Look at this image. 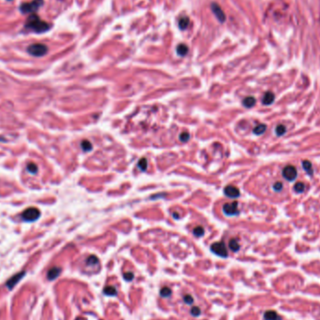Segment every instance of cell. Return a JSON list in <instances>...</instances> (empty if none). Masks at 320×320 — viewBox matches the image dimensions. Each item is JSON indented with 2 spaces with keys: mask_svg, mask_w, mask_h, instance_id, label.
Segmentation results:
<instances>
[{
  "mask_svg": "<svg viewBox=\"0 0 320 320\" xmlns=\"http://www.w3.org/2000/svg\"><path fill=\"white\" fill-rule=\"evenodd\" d=\"M26 27L37 33H43L48 31L51 28V26L48 23L42 21L37 14L32 13L26 20Z\"/></svg>",
  "mask_w": 320,
  "mask_h": 320,
  "instance_id": "6da1fadb",
  "label": "cell"
},
{
  "mask_svg": "<svg viewBox=\"0 0 320 320\" xmlns=\"http://www.w3.org/2000/svg\"><path fill=\"white\" fill-rule=\"evenodd\" d=\"M43 5V0H33L28 3H23L20 6V11L24 14H32Z\"/></svg>",
  "mask_w": 320,
  "mask_h": 320,
  "instance_id": "7a4b0ae2",
  "label": "cell"
},
{
  "mask_svg": "<svg viewBox=\"0 0 320 320\" xmlns=\"http://www.w3.org/2000/svg\"><path fill=\"white\" fill-rule=\"evenodd\" d=\"M27 52L33 56L40 57V56H43L47 54L48 47L44 44H41V43H34L27 48Z\"/></svg>",
  "mask_w": 320,
  "mask_h": 320,
  "instance_id": "3957f363",
  "label": "cell"
},
{
  "mask_svg": "<svg viewBox=\"0 0 320 320\" xmlns=\"http://www.w3.org/2000/svg\"><path fill=\"white\" fill-rule=\"evenodd\" d=\"M40 216V210L37 208H34V207L26 209L22 214L23 219L25 221H28V222H33V221L37 220Z\"/></svg>",
  "mask_w": 320,
  "mask_h": 320,
  "instance_id": "277c9868",
  "label": "cell"
},
{
  "mask_svg": "<svg viewBox=\"0 0 320 320\" xmlns=\"http://www.w3.org/2000/svg\"><path fill=\"white\" fill-rule=\"evenodd\" d=\"M211 250L217 256L221 257L228 256V249L224 242H215L211 246Z\"/></svg>",
  "mask_w": 320,
  "mask_h": 320,
  "instance_id": "5b68a950",
  "label": "cell"
},
{
  "mask_svg": "<svg viewBox=\"0 0 320 320\" xmlns=\"http://www.w3.org/2000/svg\"><path fill=\"white\" fill-rule=\"evenodd\" d=\"M211 10H212V12H214V16L217 18V20H218L220 23H224V22L226 21V15H225L223 10L221 9V7H220L217 3L213 2V3L211 4Z\"/></svg>",
  "mask_w": 320,
  "mask_h": 320,
  "instance_id": "8992f818",
  "label": "cell"
},
{
  "mask_svg": "<svg viewBox=\"0 0 320 320\" xmlns=\"http://www.w3.org/2000/svg\"><path fill=\"white\" fill-rule=\"evenodd\" d=\"M283 176L287 181H294L297 178V170L293 166H286L283 170Z\"/></svg>",
  "mask_w": 320,
  "mask_h": 320,
  "instance_id": "52a82bcc",
  "label": "cell"
},
{
  "mask_svg": "<svg viewBox=\"0 0 320 320\" xmlns=\"http://www.w3.org/2000/svg\"><path fill=\"white\" fill-rule=\"evenodd\" d=\"M223 212L228 215V216H233L238 214V202L234 201L232 203H226L223 206Z\"/></svg>",
  "mask_w": 320,
  "mask_h": 320,
  "instance_id": "ba28073f",
  "label": "cell"
},
{
  "mask_svg": "<svg viewBox=\"0 0 320 320\" xmlns=\"http://www.w3.org/2000/svg\"><path fill=\"white\" fill-rule=\"evenodd\" d=\"M224 193L226 196H228L230 199H235L240 196V191L237 187L233 186H228L224 189Z\"/></svg>",
  "mask_w": 320,
  "mask_h": 320,
  "instance_id": "9c48e42d",
  "label": "cell"
},
{
  "mask_svg": "<svg viewBox=\"0 0 320 320\" xmlns=\"http://www.w3.org/2000/svg\"><path fill=\"white\" fill-rule=\"evenodd\" d=\"M24 274H25V271H23V272H19V273H17V274H15L14 276H12L8 282H7V285L9 286V288H12L20 280H21V278L24 276Z\"/></svg>",
  "mask_w": 320,
  "mask_h": 320,
  "instance_id": "30bf717a",
  "label": "cell"
},
{
  "mask_svg": "<svg viewBox=\"0 0 320 320\" xmlns=\"http://www.w3.org/2000/svg\"><path fill=\"white\" fill-rule=\"evenodd\" d=\"M265 320H282V317L275 311H267L264 313Z\"/></svg>",
  "mask_w": 320,
  "mask_h": 320,
  "instance_id": "8fae6325",
  "label": "cell"
},
{
  "mask_svg": "<svg viewBox=\"0 0 320 320\" xmlns=\"http://www.w3.org/2000/svg\"><path fill=\"white\" fill-rule=\"evenodd\" d=\"M274 98H275V96L271 92H266L263 98H262V103L264 105H271L273 103Z\"/></svg>",
  "mask_w": 320,
  "mask_h": 320,
  "instance_id": "7c38bea8",
  "label": "cell"
},
{
  "mask_svg": "<svg viewBox=\"0 0 320 320\" xmlns=\"http://www.w3.org/2000/svg\"><path fill=\"white\" fill-rule=\"evenodd\" d=\"M61 272V269L60 268H57V267H54L52 268L49 271H48V279L49 280H54L55 279Z\"/></svg>",
  "mask_w": 320,
  "mask_h": 320,
  "instance_id": "4fadbf2b",
  "label": "cell"
},
{
  "mask_svg": "<svg viewBox=\"0 0 320 320\" xmlns=\"http://www.w3.org/2000/svg\"><path fill=\"white\" fill-rule=\"evenodd\" d=\"M242 104L245 108H252L256 104V98L254 96H247L243 99Z\"/></svg>",
  "mask_w": 320,
  "mask_h": 320,
  "instance_id": "5bb4252c",
  "label": "cell"
},
{
  "mask_svg": "<svg viewBox=\"0 0 320 320\" xmlns=\"http://www.w3.org/2000/svg\"><path fill=\"white\" fill-rule=\"evenodd\" d=\"M176 52H177V54H178L180 56H185V55H186V54L188 53V48H187V46L185 45V44H180V45L177 46Z\"/></svg>",
  "mask_w": 320,
  "mask_h": 320,
  "instance_id": "9a60e30c",
  "label": "cell"
},
{
  "mask_svg": "<svg viewBox=\"0 0 320 320\" xmlns=\"http://www.w3.org/2000/svg\"><path fill=\"white\" fill-rule=\"evenodd\" d=\"M302 167L304 169V171L309 174V175H312L313 171V168H312V163L310 161H308V160H304V161L302 162Z\"/></svg>",
  "mask_w": 320,
  "mask_h": 320,
  "instance_id": "2e32d148",
  "label": "cell"
},
{
  "mask_svg": "<svg viewBox=\"0 0 320 320\" xmlns=\"http://www.w3.org/2000/svg\"><path fill=\"white\" fill-rule=\"evenodd\" d=\"M103 292H104V294H106V295H108V296H115V295H117V291H116L115 287H114V286H111V285L106 286V287L104 288Z\"/></svg>",
  "mask_w": 320,
  "mask_h": 320,
  "instance_id": "e0dca14e",
  "label": "cell"
},
{
  "mask_svg": "<svg viewBox=\"0 0 320 320\" xmlns=\"http://www.w3.org/2000/svg\"><path fill=\"white\" fill-rule=\"evenodd\" d=\"M266 125H263V124H260V125H257L255 128H254V130H253V132L256 134V135H261V134H263L265 131H266Z\"/></svg>",
  "mask_w": 320,
  "mask_h": 320,
  "instance_id": "ac0fdd59",
  "label": "cell"
},
{
  "mask_svg": "<svg viewBox=\"0 0 320 320\" xmlns=\"http://www.w3.org/2000/svg\"><path fill=\"white\" fill-rule=\"evenodd\" d=\"M228 246L230 248V250H232L233 252H237L240 249V244L237 242V240L235 239H231L228 242Z\"/></svg>",
  "mask_w": 320,
  "mask_h": 320,
  "instance_id": "d6986e66",
  "label": "cell"
},
{
  "mask_svg": "<svg viewBox=\"0 0 320 320\" xmlns=\"http://www.w3.org/2000/svg\"><path fill=\"white\" fill-rule=\"evenodd\" d=\"M188 26H189V19L187 17H183V18L180 19V21H179V27H180V29L185 30V29L187 28Z\"/></svg>",
  "mask_w": 320,
  "mask_h": 320,
  "instance_id": "ffe728a7",
  "label": "cell"
},
{
  "mask_svg": "<svg viewBox=\"0 0 320 320\" xmlns=\"http://www.w3.org/2000/svg\"><path fill=\"white\" fill-rule=\"evenodd\" d=\"M86 264L89 266H95V265H98V258L96 256H90L87 259H86Z\"/></svg>",
  "mask_w": 320,
  "mask_h": 320,
  "instance_id": "44dd1931",
  "label": "cell"
},
{
  "mask_svg": "<svg viewBox=\"0 0 320 320\" xmlns=\"http://www.w3.org/2000/svg\"><path fill=\"white\" fill-rule=\"evenodd\" d=\"M81 145H82V150H83L84 152H89V151H91L92 148H93L91 142L88 141V140H82Z\"/></svg>",
  "mask_w": 320,
  "mask_h": 320,
  "instance_id": "7402d4cb",
  "label": "cell"
},
{
  "mask_svg": "<svg viewBox=\"0 0 320 320\" xmlns=\"http://www.w3.org/2000/svg\"><path fill=\"white\" fill-rule=\"evenodd\" d=\"M160 295H161L163 298H168L172 295V289L165 286L163 288H161V290H160Z\"/></svg>",
  "mask_w": 320,
  "mask_h": 320,
  "instance_id": "603a6c76",
  "label": "cell"
},
{
  "mask_svg": "<svg viewBox=\"0 0 320 320\" xmlns=\"http://www.w3.org/2000/svg\"><path fill=\"white\" fill-rule=\"evenodd\" d=\"M138 167H139V169L141 172L146 171V169H147V160H146L145 158H141V159L139 160V161Z\"/></svg>",
  "mask_w": 320,
  "mask_h": 320,
  "instance_id": "cb8c5ba5",
  "label": "cell"
},
{
  "mask_svg": "<svg viewBox=\"0 0 320 320\" xmlns=\"http://www.w3.org/2000/svg\"><path fill=\"white\" fill-rule=\"evenodd\" d=\"M304 188H305V186H304L303 183H301V182L297 183L294 186V189L297 193H302L304 191Z\"/></svg>",
  "mask_w": 320,
  "mask_h": 320,
  "instance_id": "d4e9b609",
  "label": "cell"
},
{
  "mask_svg": "<svg viewBox=\"0 0 320 320\" xmlns=\"http://www.w3.org/2000/svg\"><path fill=\"white\" fill-rule=\"evenodd\" d=\"M193 233H194V235L197 236V237H201V236H203V234H204V228H203L202 227H198V228H196L193 230Z\"/></svg>",
  "mask_w": 320,
  "mask_h": 320,
  "instance_id": "484cf974",
  "label": "cell"
},
{
  "mask_svg": "<svg viewBox=\"0 0 320 320\" xmlns=\"http://www.w3.org/2000/svg\"><path fill=\"white\" fill-rule=\"evenodd\" d=\"M275 132L278 136H282L285 133V127L283 125H277L276 129H275Z\"/></svg>",
  "mask_w": 320,
  "mask_h": 320,
  "instance_id": "4316f807",
  "label": "cell"
},
{
  "mask_svg": "<svg viewBox=\"0 0 320 320\" xmlns=\"http://www.w3.org/2000/svg\"><path fill=\"white\" fill-rule=\"evenodd\" d=\"M179 139H180V140H181V141L186 142V141H188V140H189V139H190V135H189L187 132H183L182 134H180V136H179Z\"/></svg>",
  "mask_w": 320,
  "mask_h": 320,
  "instance_id": "83f0119b",
  "label": "cell"
},
{
  "mask_svg": "<svg viewBox=\"0 0 320 320\" xmlns=\"http://www.w3.org/2000/svg\"><path fill=\"white\" fill-rule=\"evenodd\" d=\"M190 313H191V314H192L193 316H199V315L201 313V310H200L199 307L195 306V307H192Z\"/></svg>",
  "mask_w": 320,
  "mask_h": 320,
  "instance_id": "f1b7e54d",
  "label": "cell"
},
{
  "mask_svg": "<svg viewBox=\"0 0 320 320\" xmlns=\"http://www.w3.org/2000/svg\"><path fill=\"white\" fill-rule=\"evenodd\" d=\"M27 170L28 172H30L31 173H36L38 172V167L34 164V163H29L27 165Z\"/></svg>",
  "mask_w": 320,
  "mask_h": 320,
  "instance_id": "f546056e",
  "label": "cell"
},
{
  "mask_svg": "<svg viewBox=\"0 0 320 320\" xmlns=\"http://www.w3.org/2000/svg\"><path fill=\"white\" fill-rule=\"evenodd\" d=\"M184 301L186 303V304H192L193 303V301H194V299H193V298H192V296H190V295H185L184 296Z\"/></svg>",
  "mask_w": 320,
  "mask_h": 320,
  "instance_id": "4dcf8cb0",
  "label": "cell"
},
{
  "mask_svg": "<svg viewBox=\"0 0 320 320\" xmlns=\"http://www.w3.org/2000/svg\"><path fill=\"white\" fill-rule=\"evenodd\" d=\"M283 188V184L281 182H277L276 184L273 185V189L277 192H280Z\"/></svg>",
  "mask_w": 320,
  "mask_h": 320,
  "instance_id": "1f68e13d",
  "label": "cell"
},
{
  "mask_svg": "<svg viewBox=\"0 0 320 320\" xmlns=\"http://www.w3.org/2000/svg\"><path fill=\"white\" fill-rule=\"evenodd\" d=\"M124 278L126 281H131L134 278V273L133 272H125V273H124Z\"/></svg>",
  "mask_w": 320,
  "mask_h": 320,
  "instance_id": "d6a6232c",
  "label": "cell"
},
{
  "mask_svg": "<svg viewBox=\"0 0 320 320\" xmlns=\"http://www.w3.org/2000/svg\"><path fill=\"white\" fill-rule=\"evenodd\" d=\"M173 217H174V218H175V217H176V218H179V215H177V214H173Z\"/></svg>",
  "mask_w": 320,
  "mask_h": 320,
  "instance_id": "836d02e7",
  "label": "cell"
}]
</instances>
